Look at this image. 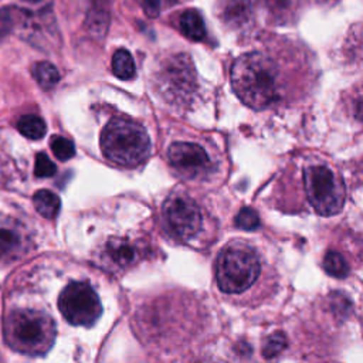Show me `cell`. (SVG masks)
<instances>
[{
    "instance_id": "3957f363",
    "label": "cell",
    "mask_w": 363,
    "mask_h": 363,
    "mask_svg": "<svg viewBox=\"0 0 363 363\" xmlns=\"http://www.w3.org/2000/svg\"><path fill=\"white\" fill-rule=\"evenodd\" d=\"M101 147L111 162L135 167L147 159L150 139L142 125L126 118H115L102 130Z\"/></svg>"
},
{
    "instance_id": "8992f818",
    "label": "cell",
    "mask_w": 363,
    "mask_h": 363,
    "mask_svg": "<svg viewBox=\"0 0 363 363\" xmlns=\"http://www.w3.org/2000/svg\"><path fill=\"white\" fill-rule=\"evenodd\" d=\"M58 308L67 322L75 326H91L102 313L99 296L86 282L68 284L60 298Z\"/></svg>"
},
{
    "instance_id": "ba28073f",
    "label": "cell",
    "mask_w": 363,
    "mask_h": 363,
    "mask_svg": "<svg viewBox=\"0 0 363 363\" xmlns=\"http://www.w3.org/2000/svg\"><path fill=\"white\" fill-rule=\"evenodd\" d=\"M162 79L164 89L172 98L184 99L190 96L196 88V77L187 55H174L164 67Z\"/></svg>"
},
{
    "instance_id": "30bf717a",
    "label": "cell",
    "mask_w": 363,
    "mask_h": 363,
    "mask_svg": "<svg viewBox=\"0 0 363 363\" xmlns=\"http://www.w3.org/2000/svg\"><path fill=\"white\" fill-rule=\"evenodd\" d=\"M20 30V34L27 40L43 47L45 43L51 41L55 35V24L52 16H47L44 11L31 13L27 10H20L17 14V21L14 28Z\"/></svg>"
},
{
    "instance_id": "5bb4252c",
    "label": "cell",
    "mask_w": 363,
    "mask_h": 363,
    "mask_svg": "<svg viewBox=\"0 0 363 363\" xmlns=\"http://www.w3.org/2000/svg\"><path fill=\"white\" fill-rule=\"evenodd\" d=\"M179 27H180V31L184 34V37L193 41H200L206 35L204 21L200 13L193 9H189L182 13L179 18Z\"/></svg>"
},
{
    "instance_id": "d4e9b609",
    "label": "cell",
    "mask_w": 363,
    "mask_h": 363,
    "mask_svg": "<svg viewBox=\"0 0 363 363\" xmlns=\"http://www.w3.org/2000/svg\"><path fill=\"white\" fill-rule=\"evenodd\" d=\"M259 3L272 14H284L294 9L296 0H259Z\"/></svg>"
},
{
    "instance_id": "7a4b0ae2",
    "label": "cell",
    "mask_w": 363,
    "mask_h": 363,
    "mask_svg": "<svg viewBox=\"0 0 363 363\" xmlns=\"http://www.w3.org/2000/svg\"><path fill=\"white\" fill-rule=\"evenodd\" d=\"M55 323L50 315L35 309H17L4 320L7 345L24 354L47 353L55 339Z\"/></svg>"
},
{
    "instance_id": "d6986e66",
    "label": "cell",
    "mask_w": 363,
    "mask_h": 363,
    "mask_svg": "<svg viewBox=\"0 0 363 363\" xmlns=\"http://www.w3.org/2000/svg\"><path fill=\"white\" fill-rule=\"evenodd\" d=\"M323 269L335 278H345L349 274V264L337 251H328L323 258Z\"/></svg>"
},
{
    "instance_id": "8fae6325",
    "label": "cell",
    "mask_w": 363,
    "mask_h": 363,
    "mask_svg": "<svg viewBox=\"0 0 363 363\" xmlns=\"http://www.w3.org/2000/svg\"><path fill=\"white\" fill-rule=\"evenodd\" d=\"M30 248V238L24 227L13 220H0V261H14Z\"/></svg>"
},
{
    "instance_id": "9a60e30c",
    "label": "cell",
    "mask_w": 363,
    "mask_h": 363,
    "mask_svg": "<svg viewBox=\"0 0 363 363\" xmlns=\"http://www.w3.org/2000/svg\"><path fill=\"white\" fill-rule=\"evenodd\" d=\"M34 207L45 218H54L61 207L60 197L50 190H38L33 197Z\"/></svg>"
},
{
    "instance_id": "277c9868",
    "label": "cell",
    "mask_w": 363,
    "mask_h": 363,
    "mask_svg": "<svg viewBox=\"0 0 363 363\" xmlns=\"http://www.w3.org/2000/svg\"><path fill=\"white\" fill-rule=\"evenodd\" d=\"M259 272L261 264L257 252L242 242L223 248L216 261L217 285L225 294L247 291L258 279Z\"/></svg>"
},
{
    "instance_id": "cb8c5ba5",
    "label": "cell",
    "mask_w": 363,
    "mask_h": 363,
    "mask_svg": "<svg viewBox=\"0 0 363 363\" xmlns=\"http://www.w3.org/2000/svg\"><path fill=\"white\" fill-rule=\"evenodd\" d=\"M18 9L16 7H6L0 9V35L10 33L17 21Z\"/></svg>"
},
{
    "instance_id": "5b68a950",
    "label": "cell",
    "mask_w": 363,
    "mask_h": 363,
    "mask_svg": "<svg viewBox=\"0 0 363 363\" xmlns=\"http://www.w3.org/2000/svg\"><path fill=\"white\" fill-rule=\"evenodd\" d=\"M305 190L309 203L320 216L337 214L345 203L342 180L323 164H313L303 172Z\"/></svg>"
},
{
    "instance_id": "7402d4cb",
    "label": "cell",
    "mask_w": 363,
    "mask_h": 363,
    "mask_svg": "<svg viewBox=\"0 0 363 363\" xmlns=\"http://www.w3.org/2000/svg\"><path fill=\"white\" fill-rule=\"evenodd\" d=\"M235 224L242 230H257L259 227L258 213L251 207H244L235 216Z\"/></svg>"
},
{
    "instance_id": "ffe728a7",
    "label": "cell",
    "mask_w": 363,
    "mask_h": 363,
    "mask_svg": "<svg viewBox=\"0 0 363 363\" xmlns=\"http://www.w3.org/2000/svg\"><path fill=\"white\" fill-rule=\"evenodd\" d=\"M50 146H51V150H52L54 156L60 160H68L75 155L74 143L69 139L64 138V136H54L51 139Z\"/></svg>"
},
{
    "instance_id": "2e32d148",
    "label": "cell",
    "mask_w": 363,
    "mask_h": 363,
    "mask_svg": "<svg viewBox=\"0 0 363 363\" xmlns=\"http://www.w3.org/2000/svg\"><path fill=\"white\" fill-rule=\"evenodd\" d=\"M112 71L119 79H132L136 74V67L132 54L128 50L119 48L112 55Z\"/></svg>"
},
{
    "instance_id": "4316f807",
    "label": "cell",
    "mask_w": 363,
    "mask_h": 363,
    "mask_svg": "<svg viewBox=\"0 0 363 363\" xmlns=\"http://www.w3.org/2000/svg\"><path fill=\"white\" fill-rule=\"evenodd\" d=\"M27 1H40V0H27Z\"/></svg>"
},
{
    "instance_id": "7c38bea8",
    "label": "cell",
    "mask_w": 363,
    "mask_h": 363,
    "mask_svg": "<svg viewBox=\"0 0 363 363\" xmlns=\"http://www.w3.org/2000/svg\"><path fill=\"white\" fill-rule=\"evenodd\" d=\"M216 11L225 26L241 28L252 18L254 4L252 0H218Z\"/></svg>"
},
{
    "instance_id": "6da1fadb",
    "label": "cell",
    "mask_w": 363,
    "mask_h": 363,
    "mask_svg": "<svg viewBox=\"0 0 363 363\" xmlns=\"http://www.w3.org/2000/svg\"><path fill=\"white\" fill-rule=\"evenodd\" d=\"M231 86L237 96L254 109H265L278 99L277 67L262 52L238 57L231 67Z\"/></svg>"
},
{
    "instance_id": "e0dca14e",
    "label": "cell",
    "mask_w": 363,
    "mask_h": 363,
    "mask_svg": "<svg viewBox=\"0 0 363 363\" xmlns=\"http://www.w3.org/2000/svg\"><path fill=\"white\" fill-rule=\"evenodd\" d=\"M31 72H33V77L37 81V84L45 91L54 88L60 81L58 69L55 68V65H52L51 62H47V61L35 62L33 65Z\"/></svg>"
},
{
    "instance_id": "ac0fdd59",
    "label": "cell",
    "mask_w": 363,
    "mask_h": 363,
    "mask_svg": "<svg viewBox=\"0 0 363 363\" xmlns=\"http://www.w3.org/2000/svg\"><path fill=\"white\" fill-rule=\"evenodd\" d=\"M17 129L18 132L33 140L41 139L45 132H47V125L43 121V118H40L38 115H23L18 121H17Z\"/></svg>"
},
{
    "instance_id": "4fadbf2b",
    "label": "cell",
    "mask_w": 363,
    "mask_h": 363,
    "mask_svg": "<svg viewBox=\"0 0 363 363\" xmlns=\"http://www.w3.org/2000/svg\"><path fill=\"white\" fill-rule=\"evenodd\" d=\"M109 261L121 268H126L136 261V248L126 240L112 238L105 247Z\"/></svg>"
},
{
    "instance_id": "52a82bcc",
    "label": "cell",
    "mask_w": 363,
    "mask_h": 363,
    "mask_svg": "<svg viewBox=\"0 0 363 363\" xmlns=\"http://www.w3.org/2000/svg\"><path fill=\"white\" fill-rule=\"evenodd\" d=\"M163 217L170 233L182 240L194 237L203 223L199 206L183 194H173L163 206Z\"/></svg>"
},
{
    "instance_id": "9c48e42d",
    "label": "cell",
    "mask_w": 363,
    "mask_h": 363,
    "mask_svg": "<svg viewBox=\"0 0 363 363\" xmlns=\"http://www.w3.org/2000/svg\"><path fill=\"white\" fill-rule=\"evenodd\" d=\"M167 156L172 167L186 177H197L210 167V159L206 150L191 142L172 143Z\"/></svg>"
},
{
    "instance_id": "603a6c76",
    "label": "cell",
    "mask_w": 363,
    "mask_h": 363,
    "mask_svg": "<svg viewBox=\"0 0 363 363\" xmlns=\"http://www.w3.org/2000/svg\"><path fill=\"white\" fill-rule=\"evenodd\" d=\"M57 172V166L54 162L45 155V153H38L35 157V166H34V173L37 177H51Z\"/></svg>"
},
{
    "instance_id": "44dd1931",
    "label": "cell",
    "mask_w": 363,
    "mask_h": 363,
    "mask_svg": "<svg viewBox=\"0 0 363 363\" xmlns=\"http://www.w3.org/2000/svg\"><path fill=\"white\" fill-rule=\"evenodd\" d=\"M286 347V336L281 332L274 333L272 336H269L262 347V354L269 359V357H275L278 356L284 349Z\"/></svg>"
},
{
    "instance_id": "484cf974",
    "label": "cell",
    "mask_w": 363,
    "mask_h": 363,
    "mask_svg": "<svg viewBox=\"0 0 363 363\" xmlns=\"http://www.w3.org/2000/svg\"><path fill=\"white\" fill-rule=\"evenodd\" d=\"M139 3V6L142 7L143 13L150 17L155 18L159 16L160 13V0H136Z\"/></svg>"
}]
</instances>
